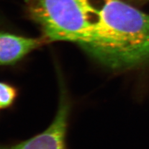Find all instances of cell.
Listing matches in <instances>:
<instances>
[{"instance_id": "obj_5", "label": "cell", "mask_w": 149, "mask_h": 149, "mask_svg": "<svg viewBox=\"0 0 149 149\" xmlns=\"http://www.w3.org/2000/svg\"><path fill=\"white\" fill-rule=\"evenodd\" d=\"M17 91L13 86L0 82V109L6 108L15 101Z\"/></svg>"}, {"instance_id": "obj_1", "label": "cell", "mask_w": 149, "mask_h": 149, "mask_svg": "<svg viewBox=\"0 0 149 149\" xmlns=\"http://www.w3.org/2000/svg\"><path fill=\"white\" fill-rule=\"evenodd\" d=\"M92 30L83 49L114 70L149 64V14L122 0H90Z\"/></svg>"}, {"instance_id": "obj_4", "label": "cell", "mask_w": 149, "mask_h": 149, "mask_svg": "<svg viewBox=\"0 0 149 149\" xmlns=\"http://www.w3.org/2000/svg\"><path fill=\"white\" fill-rule=\"evenodd\" d=\"M42 44L40 39L0 32V65L18 61Z\"/></svg>"}, {"instance_id": "obj_3", "label": "cell", "mask_w": 149, "mask_h": 149, "mask_svg": "<svg viewBox=\"0 0 149 149\" xmlns=\"http://www.w3.org/2000/svg\"><path fill=\"white\" fill-rule=\"evenodd\" d=\"M70 103L67 95H60L58 109L49 127L44 132L26 141L0 149H67L65 145Z\"/></svg>"}, {"instance_id": "obj_2", "label": "cell", "mask_w": 149, "mask_h": 149, "mask_svg": "<svg viewBox=\"0 0 149 149\" xmlns=\"http://www.w3.org/2000/svg\"><path fill=\"white\" fill-rule=\"evenodd\" d=\"M32 19L49 40L76 42L90 40L92 13L90 0H26Z\"/></svg>"}, {"instance_id": "obj_6", "label": "cell", "mask_w": 149, "mask_h": 149, "mask_svg": "<svg viewBox=\"0 0 149 149\" xmlns=\"http://www.w3.org/2000/svg\"><path fill=\"white\" fill-rule=\"evenodd\" d=\"M143 1H146V0H143Z\"/></svg>"}]
</instances>
